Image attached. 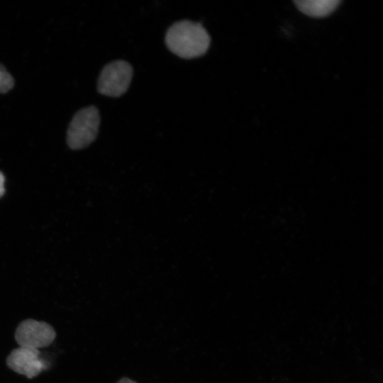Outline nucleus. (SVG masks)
Returning <instances> with one entry per match:
<instances>
[{"label": "nucleus", "mask_w": 383, "mask_h": 383, "mask_svg": "<svg viewBox=\"0 0 383 383\" xmlns=\"http://www.w3.org/2000/svg\"><path fill=\"white\" fill-rule=\"evenodd\" d=\"M211 38L200 23L183 20L172 24L165 35L168 49L176 55L192 59L204 55Z\"/></svg>", "instance_id": "f257e3e1"}, {"label": "nucleus", "mask_w": 383, "mask_h": 383, "mask_svg": "<svg viewBox=\"0 0 383 383\" xmlns=\"http://www.w3.org/2000/svg\"><path fill=\"white\" fill-rule=\"evenodd\" d=\"M100 116L95 106L82 109L72 118L67 133V143L73 150L84 148L96 138Z\"/></svg>", "instance_id": "f03ea898"}, {"label": "nucleus", "mask_w": 383, "mask_h": 383, "mask_svg": "<svg viewBox=\"0 0 383 383\" xmlns=\"http://www.w3.org/2000/svg\"><path fill=\"white\" fill-rule=\"evenodd\" d=\"M133 77L131 65L124 60L107 64L101 70L97 84L100 94L118 97L128 89Z\"/></svg>", "instance_id": "7ed1b4c3"}, {"label": "nucleus", "mask_w": 383, "mask_h": 383, "mask_svg": "<svg viewBox=\"0 0 383 383\" xmlns=\"http://www.w3.org/2000/svg\"><path fill=\"white\" fill-rule=\"evenodd\" d=\"M55 336L56 333L50 324L30 318L21 322L15 332L20 347L38 350L50 345Z\"/></svg>", "instance_id": "20e7f679"}, {"label": "nucleus", "mask_w": 383, "mask_h": 383, "mask_svg": "<svg viewBox=\"0 0 383 383\" xmlns=\"http://www.w3.org/2000/svg\"><path fill=\"white\" fill-rule=\"evenodd\" d=\"M6 363L12 370L29 379L38 376L47 368L39 350L20 346L11 352Z\"/></svg>", "instance_id": "39448f33"}, {"label": "nucleus", "mask_w": 383, "mask_h": 383, "mask_svg": "<svg viewBox=\"0 0 383 383\" xmlns=\"http://www.w3.org/2000/svg\"><path fill=\"white\" fill-rule=\"evenodd\" d=\"M340 3V0L294 1V4L301 12L316 18L325 17L331 14Z\"/></svg>", "instance_id": "423d86ee"}, {"label": "nucleus", "mask_w": 383, "mask_h": 383, "mask_svg": "<svg viewBox=\"0 0 383 383\" xmlns=\"http://www.w3.org/2000/svg\"><path fill=\"white\" fill-rule=\"evenodd\" d=\"M14 81L6 68L0 64V93H6L13 87Z\"/></svg>", "instance_id": "0eeeda50"}, {"label": "nucleus", "mask_w": 383, "mask_h": 383, "mask_svg": "<svg viewBox=\"0 0 383 383\" xmlns=\"http://www.w3.org/2000/svg\"><path fill=\"white\" fill-rule=\"evenodd\" d=\"M4 183H5V176L3 174V172L0 171V199L5 194Z\"/></svg>", "instance_id": "6e6552de"}, {"label": "nucleus", "mask_w": 383, "mask_h": 383, "mask_svg": "<svg viewBox=\"0 0 383 383\" xmlns=\"http://www.w3.org/2000/svg\"><path fill=\"white\" fill-rule=\"evenodd\" d=\"M116 383H137V382H135V381H133V380H132V379H131L129 378L123 377V378L121 379Z\"/></svg>", "instance_id": "1a4fd4ad"}]
</instances>
